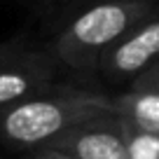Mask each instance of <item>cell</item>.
Wrapping results in <instances>:
<instances>
[{
  "instance_id": "6da1fadb",
  "label": "cell",
  "mask_w": 159,
  "mask_h": 159,
  "mask_svg": "<svg viewBox=\"0 0 159 159\" xmlns=\"http://www.w3.org/2000/svg\"><path fill=\"white\" fill-rule=\"evenodd\" d=\"M101 112H112L108 94L84 87L56 84L42 94L0 108V140L21 150L47 145L77 122Z\"/></svg>"
},
{
  "instance_id": "7a4b0ae2",
  "label": "cell",
  "mask_w": 159,
  "mask_h": 159,
  "mask_svg": "<svg viewBox=\"0 0 159 159\" xmlns=\"http://www.w3.org/2000/svg\"><path fill=\"white\" fill-rule=\"evenodd\" d=\"M157 7V0H96L52 40L47 49L56 63L73 73H96L105 52Z\"/></svg>"
},
{
  "instance_id": "3957f363",
  "label": "cell",
  "mask_w": 159,
  "mask_h": 159,
  "mask_svg": "<svg viewBox=\"0 0 159 159\" xmlns=\"http://www.w3.org/2000/svg\"><path fill=\"white\" fill-rule=\"evenodd\" d=\"M159 61V7L103 54L98 73L110 82H131Z\"/></svg>"
},
{
  "instance_id": "277c9868",
  "label": "cell",
  "mask_w": 159,
  "mask_h": 159,
  "mask_svg": "<svg viewBox=\"0 0 159 159\" xmlns=\"http://www.w3.org/2000/svg\"><path fill=\"white\" fill-rule=\"evenodd\" d=\"M47 148L66 152L73 159H129L122 117L112 112H101L73 124L52 138Z\"/></svg>"
},
{
  "instance_id": "5b68a950",
  "label": "cell",
  "mask_w": 159,
  "mask_h": 159,
  "mask_svg": "<svg viewBox=\"0 0 159 159\" xmlns=\"http://www.w3.org/2000/svg\"><path fill=\"white\" fill-rule=\"evenodd\" d=\"M59 68L49 49L40 52L26 47L16 56L0 61V108L56 87Z\"/></svg>"
},
{
  "instance_id": "8992f818",
  "label": "cell",
  "mask_w": 159,
  "mask_h": 159,
  "mask_svg": "<svg viewBox=\"0 0 159 159\" xmlns=\"http://www.w3.org/2000/svg\"><path fill=\"white\" fill-rule=\"evenodd\" d=\"M112 115L136 126L159 131V91L145 87H129L126 91L110 96Z\"/></svg>"
},
{
  "instance_id": "52a82bcc",
  "label": "cell",
  "mask_w": 159,
  "mask_h": 159,
  "mask_svg": "<svg viewBox=\"0 0 159 159\" xmlns=\"http://www.w3.org/2000/svg\"><path fill=\"white\" fill-rule=\"evenodd\" d=\"M129 159H159V131H150L122 119Z\"/></svg>"
},
{
  "instance_id": "ba28073f",
  "label": "cell",
  "mask_w": 159,
  "mask_h": 159,
  "mask_svg": "<svg viewBox=\"0 0 159 159\" xmlns=\"http://www.w3.org/2000/svg\"><path fill=\"white\" fill-rule=\"evenodd\" d=\"M129 87H145V89H157L159 91V61H154L148 70H143L136 80H131Z\"/></svg>"
},
{
  "instance_id": "9c48e42d",
  "label": "cell",
  "mask_w": 159,
  "mask_h": 159,
  "mask_svg": "<svg viewBox=\"0 0 159 159\" xmlns=\"http://www.w3.org/2000/svg\"><path fill=\"white\" fill-rule=\"evenodd\" d=\"M24 49H26V38H14V40H7V42H0V61L12 59Z\"/></svg>"
},
{
  "instance_id": "30bf717a",
  "label": "cell",
  "mask_w": 159,
  "mask_h": 159,
  "mask_svg": "<svg viewBox=\"0 0 159 159\" xmlns=\"http://www.w3.org/2000/svg\"><path fill=\"white\" fill-rule=\"evenodd\" d=\"M28 159H73L70 154H66V152H59V150H54V148H47V145H42V148H33V150H28Z\"/></svg>"
},
{
  "instance_id": "8fae6325",
  "label": "cell",
  "mask_w": 159,
  "mask_h": 159,
  "mask_svg": "<svg viewBox=\"0 0 159 159\" xmlns=\"http://www.w3.org/2000/svg\"><path fill=\"white\" fill-rule=\"evenodd\" d=\"M157 2H159V0H157Z\"/></svg>"
}]
</instances>
